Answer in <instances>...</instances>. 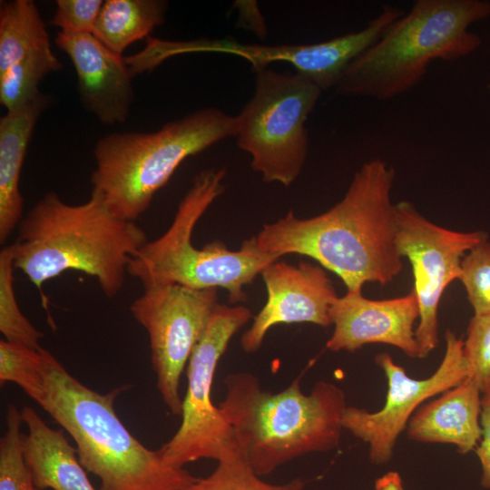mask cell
Listing matches in <instances>:
<instances>
[{"mask_svg": "<svg viewBox=\"0 0 490 490\" xmlns=\"http://www.w3.org/2000/svg\"><path fill=\"white\" fill-rule=\"evenodd\" d=\"M480 395L466 377L419 407L408 421L407 436L416 442L454 445L463 455L475 450L482 436Z\"/></svg>", "mask_w": 490, "mask_h": 490, "instance_id": "16", "label": "cell"}, {"mask_svg": "<svg viewBox=\"0 0 490 490\" xmlns=\"http://www.w3.org/2000/svg\"><path fill=\"white\" fill-rule=\"evenodd\" d=\"M50 48L48 32L33 1H1L0 74L13 64Z\"/></svg>", "mask_w": 490, "mask_h": 490, "instance_id": "20", "label": "cell"}, {"mask_svg": "<svg viewBox=\"0 0 490 490\" xmlns=\"http://www.w3.org/2000/svg\"><path fill=\"white\" fill-rule=\"evenodd\" d=\"M16 230L15 270L40 291L46 281L76 270L93 277L111 299L123 287L130 260L148 241L144 230L115 215L95 189L81 204L46 193Z\"/></svg>", "mask_w": 490, "mask_h": 490, "instance_id": "3", "label": "cell"}, {"mask_svg": "<svg viewBox=\"0 0 490 490\" xmlns=\"http://www.w3.org/2000/svg\"><path fill=\"white\" fill-rule=\"evenodd\" d=\"M375 490H405L400 475L390 471L375 481Z\"/></svg>", "mask_w": 490, "mask_h": 490, "instance_id": "29", "label": "cell"}, {"mask_svg": "<svg viewBox=\"0 0 490 490\" xmlns=\"http://www.w3.org/2000/svg\"><path fill=\"white\" fill-rule=\"evenodd\" d=\"M18 386L74 440L99 490H184L198 477L168 465L136 439L114 409L124 387L100 394L72 376L47 349L0 341V383Z\"/></svg>", "mask_w": 490, "mask_h": 490, "instance_id": "1", "label": "cell"}, {"mask_svg": "<svg viewBox=\"0 0 490 490\" xmlns=\"http://www.w3.org/2000/svg\"><path fill=\"white\" fill-rule=\"evenodd\" d=\"M218 304V289L156 284L130 306L148 334L156 386L172 415L181 416V377Z\"/></svg>", "mask_w": 490, "mask_h": 490, "instance_id": "10", "label": "cell"}, {"mask_svg": "<svg viewBox=\"0 0 490 490\" xmlns=\"http://www.w3.org/2000/svg\"><path fill=\"white\" fill-rule=\"evenodd\" d=\"M206 477L199 478L184 490H303L305 481L295 478L284 484H270L258 475L240 452L219 462Z\"/></svg>", "mask_w": 490, "mask_h": 490, "instance_id": "23", "label": "cell"}, {"mask_svg": "<svg viewBox=\"0 0 490 490\" xmlns=\"http://www.w3.org/2000/svg\"><path fill=\"white\" fill-rule=\"evenodd\" d=\"M254 93L238 119L237 145L265 182L288 187L300 174L309 151L305 122L322 90L306 76L254 69Z\"/></svg>", "mask_w": 490, "mask_h": 490, "instance_id": "8", "label": "cell"}, {"mask_svg": "<svg viewBox=\"0 0 490 490\" xmlns=\"http://www.w3.org/2000/svg\"><path fill=\"white\" fill-rule=\"evenodd\" d=\"M244 306L218 304L187 365L188 386L181 423L159 451L170 466L207 458L217 462L240 452L234 431L211 401V387L220 358L232 337L251 318Z\"/></svg>", "mask_w": 490, "mask_h": 490, "instance_id": "9", "label": "cell"}, {"mask_svg": "<svg viewBox=\"0 0 490 490\" xmlns=\"http://www.w3.org/2000/svg\"><path fill=\"white\" fill-rule=\"evenodd\" d=\"M490 16L484 0H416L345 69L339 94L387 101L418 84L430 64L463 58L481 44L469 26Z\"/></svg>", "mask_w": 490, "mask_h": 490, "instance_id": "5", "label": "cell"}, {"mask_svg": "<svg viewBox=\"0 0 490 490\" xmlns=\"http://www.w3.org/2000/svg\"><path fill=\"white\" fill-rule=\"evenodd\" d=\"M225 174L224 169L211 168L195 176L170 227L132 257L127 274L143 287L177 284L195 289L222 288L230 303L246 300L244 288L280 257L261 251L255 236L245 240L238 250H228L220 240L207 243L202 249L191 241L195 225L223 193Z\"/></svg>", "mask_w": 490, "mask_h": 490, "instance_id": "6", "label": "cell"}, {"mask_svg": "<svg viewBox=\"0 0 490 490\" xmlns=\"http://www.w3.org/2000/svg\"><path fill=\"white\" fill-rule=\"evenodd\" d=\"M418 318L413 290L387 299H369L362 292L347 291L332 305L334 330L326 348L334 352H355L367 344L382 343L399 348L409 358H419L415 335Z\"/></svg>", "mask_w": 490, "mask_h": 490, "instance_id": "14", "label": "cell"}, {"mask_svg": "<svg viewBox=\"0 0 490 490\" xmlns=\"http://www.w3.org/2000/svg\"><path fill=\"white\" fill-rule=\"evenodd\" d=\"M23 418L14 404L6 410V430L0 439V490H39L23 451Z\"/></svg>", "mask_w": 490, "mask_h": 490, "instance_id": "24", "label": "cell"}, {"mask_svg": "<svg viewBox=\"0 0 490 490\" xmlns=\"http://www.w3.org/2000/svg\"><path fill=\"white\" fill-rule=\"evenodd\" d=\"M489 87H490V85H489Z\"/></svg>", "mask_w": 490, "mask_h": 490, "instance_id": "30", "label": "cell"}, {"mask_svg": "<svg viewBox=\"0 0 490 490\" xmlns=\"http://www.w3.org/2000/svg\"><path fill=\"white\" fill-rule=\"evenodd\" d=\"M63 64L52 48L27 57L0 74V102L7 112L15 111L33 100L41 92L40 82Z\"/></svg>", "mask_w": 490, "mask_h": 490, "instance_id": "21", "label": "cell"}, {"mask_svg": "<svg viewBox=\"0 0 490 490\" xmlns=\"http://www.w3.org/2000/svg\"><path fill=\"white\" fill-rule=\"evenodd\" d=\"M463 353L467 378L481 394L490 392V312L474 314L471 318L463 340Z\"/></svg>", "mask_w": 490, "mask_h": 490, "instance_id": "25", "label": "cell"}, {"mask_svg": "<svg viewBox=\"0 0 490 490\" xmlns=\"http://www.w3.org/2000/svg\"><path fill=\"white\" fill-rule=\"evenodd\" d=\"M167 3L162 0H106L93 34L115 54L147 37L164 22Z\"/></svg>", "mask_w": 490, "mask_h": 490, "instance_id": "19", "label": "cell"}, {"mask_svg": "<svg viewBox=\"0 0 490 490\" xmlns=\"http://www.w3.org/2000/svg\"><path fill=\"white\" fill-rule=\"evenodd\" d=\"M260 275L267 300L240 338L245 352H256L268 331L279 324L331 325L330 310L338 296L323 267L309 262L292 265L278 260L265 267Z\"/></svg>", "mask_w": 490, "mask_h": 490, "instance_id": "13", "label": "cell"}, {"mask_svg": "<svg viewBox=\"0 0 490 490\" xmlns=\"http://www.w3.org/2000/svg\"><path fill=\"white\" fill-rule=\"evenodd\" d=\"M395 174L380 159L363 163L337 204L308 219L290 211L265 224L255 236L258 248L279 257L308 256L339 277L349 292H362L368 282L391 283L403 269L391 201Z\"/></svg>", "mask_w": 490, "mask_h": 490, "instance_id": "2", "label": "cell"}, {"mask_svg": "<svg viewBox=\"0 0 490 490\" xmlns=\"http://www.w3.org/2000/svg\"><path fill=\"white\" fill-rule=\"evenodd\" d=\"M55 44L74 64L80 99L86 110L103 123L124 122L133 101L132 74L125 58L92 34L60 31Z\"/></svg>", "mask_w": 490, "mask_h": 490, "instance_id": "15", "label": "cell"}, {"mask_svg": "<svg viewBox=\"0 0 490 490\" xmlns=\"http://www.w3.org/2000/svg\"><path fill=\"white\" fill-rule=\"evenodd\" d=\"M51 24L68 34H92L103 7L102 0H57Z\"/></svg>", "mask_w": 490, "mask_h": 490, "instance_id": "27", "label": "cell"}, {"mask_svg": "<svg viewBox=\"0 0 490 490\" xmlns=\"http://www.w3.org/2000/svg\"><path fill=\"white\" fill-rule=\"evenodd\" d=\"M14 248L0 251V331L4 339L38 350L44 334L22 313L14 288Z\"/></svg>", "mask_w": 490, "mask_h": 490, "instance_id": "22", "label": "cell"}, {"mask_svg": "<svg viewBox=\"0 0 490 490\" xmlns=\"http://www.w3.org/2000/svg\"><path fill=\"white\" fill-rule=\"evenodd\" d=\"M481 406L482 436L475 452L482 468L481 485L490 489V392L483 395Z\"/></svg>", "mask_w": 490, "mask_h": 490, "instance_id": "28", "label": "cell"}, {"mask_svg": "<svg viewBox=\"0 0 490 490\" xmlns=\"http://www.w3.org/2000/svg\"><path fill=\"white\" fill-rule=\"evenodd\" d=\"M21 414L27 427V433L23 434L24 457L36 487L97 490L64 432L50 427L31 407H24Z\"/></svg>", "mask_w": 490, "mask_h": 490, "instance_id": "17", "label": "cell"}, {"mask_svg": "<svg viewBox=\"0 0 490 490\" xmlns=\"http://www.w3.org/2000/svg\"><path fill=\"white\" fill-rule=\"evenodd\" d=\"M224 384L226 396L218 407L234 431L244 460L258 475L338 446L348 406L344 391L335 384L318 381L306 395L298 378L272 393L249 372L229 374Z\"/></svg>", "mask_w": 490, "mask_h": 490, "instance_id": "4", "label": "cell"}, {"mask_svg": "<svg viewBox=\"0 0 490 490\" xmlns=\"http://www.w3.org/2000/svg\"><path fill=\"white\" fill-rule=\"evenodd\" d=\"M395 215L397 246L413 271L412 290L419 308L415 335L419 358H424L439 343L437 312L446 289L459 279L464 256L487 235L481 230L464 232L438 226L407 201L395 204Z\"/></svg>", "mask_w": 490, "mask_h": 490, "instance_id": "11", "label": "cell"}, {"mask_svg": "<svg viewBox=\"0 0 490 490\" xmlns=\"http://www.w3.org/2000/svg\"><path fill=\"white\" fill-rule=\"evenodd\" d=\"M237 131V116L205 108L153 132L105 135L93 150V189L103 195L115 215L134 221L184 160L235 137Z\"/></svg>", "mask_w": 490, "mask_h": 490, "instance_id": "7", "label": "cell"}, {"mask_svg": "<svg viewBox=\"0 0 490 490\" xmlns=\"http://www.w3.org/2000/svg\"><path fill=\"white\" fill-rule=\"evenodd\" d=\"M42 93L0 119V243L6 242L23 219L20 177L35 123L47 107Z\"/></svg>", "mask_w": 490, "mask_h": 490, "instance_id": "18", "label": "cell"}, {"mask_svg": "<svg viewBox=\"0 0 490 490\" xmlns=\"http://www.w3.org/2000/svg\"><path fill=\"white\" fill-rule=\"evenodd\" d=\"M459 280L474 314L490 312V241L475 245L463 258Z\"/></svg>", "mask_w": 490, "mask_h": 490, "instance_id": "26", "label": "cell"}, {"mask_svg": "<svg viewBox=\"0 0 490 490\" xmlns=\"http://www.w3.org/2000/svg\"><path fill=\"white\" fill-rule=\"evenodd\" d=\"M445 340L446 351L440 365L425 379L409 377L387 352L376 355L375 362L387 380L384 406L376 412L347 407L342 418L343 428L368 445L374 465H385L392 459L398 436L424 401L456 387L467 377L463 339L447 329Z\"/></svg>", "mask_w": 490, "mask_h": 490, "instance_id": "12", "label": "cell"}]
</instances>
